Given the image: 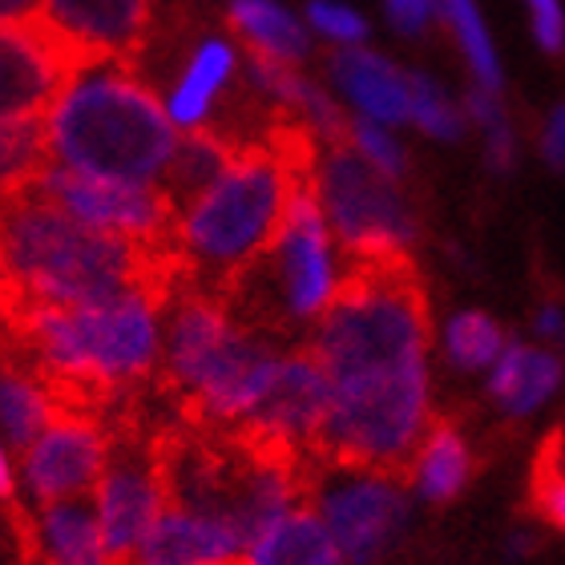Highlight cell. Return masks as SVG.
Segmentation results:
<instances>
[{
	"label": "cell",
	"instance_id": "cell-13",
	"mask_svg": "<svg viewBox=\"0 0 565 565\" xmlns=\"http://www.w3.org/2000/svg\"><path fill=\"white\" fill-rule=\"evenodd\" d=\"M331 401V384L323 364L316 360L311 348H295V352H279L275 364L271 388L259 401V408L250 413V420L238 428L235 436L250 440L259 448H275L295 460L316 457V440L323 428Z\"/></svg>",
	"mask_w": 565,
	"mask_h": 565
},
{
	"label": "cell",
	"instance_id": "cell-15",
	"mask_svg": "<svg viewBox=\"0 0 565 565\" xmlns=\"http://www.w3.org/2000/svg\"><path fill=\"white\" fill-rule=\"evenodd\" d=\"M36 21L77 61H130L153 33V0H41Z\"/></svg>",
	"mask_w": 565,
	"mask_h": 565
},
{
	"label": "cell",
	"instance_id": "cell-16",
	"mask_svg": "<svg viewBox=\"0 0 565 565\" xmlns=\"http://www.w3.org/2000/svg\"><path fill=\"white\" fill-rule=\"evenodd\" d=\"M77 65L36 17L0 24V121L41 118Z\"/></svg>",
	"mask_w": 565,
	"mask_h": 565
},
{
	"label": "cell",
	"instance_id": "cell-24",
	"mask_svg": "<svg viewBox=\"0 0 565 565\" xmlns=\"http://www.w3.org/2000/svg\"><path fill=\"white\" fill-rule=\"evenodd\" d=\"M238 150H243V146H235V141L223 138V134L211 130V126L190 130L186 138L178 141L174 158H170L162 182H158V186H162V194L170 199V206H174V214L182 211L194 194H202V190L211 186L214 178L231 166V158H235Z\"/></svg>",
	"mask_w": 565,
	"mask_h": 565
},
{
	"label": "cell",
	"instance_id": "cell-30",
	"mask_svg": "<svg viewBox=\"0 0 565 565\" xmlns=\"http://www.w3.org/2000/svg\"><path fill=\"white\" fill-rule=\"evenodd\" d=\"M413 82V121L424 134H433L440 141H457L465 134V114L445 97V89L424 77V73H408Z\"/></svg>",
	"mask_w": 565,
	"mask_h": 565
},
{
	"label": "cell",
	"instance_id": "cell-31",
	"mask_svg": "<svg viewBox=\"0 0 565 565\" xmlns=\"http://www.w3.org/2000/svg\"><path fill=\"white\" fill-rule=\"evenodd\" d=\"M348 146H352L364 162H372L380 174H388L401 182L404 170H408V158H404L401 141L392 138L388 126H380V121H352V134H348Z\"/></svg>",
	"mask_w": 565,
	"mask_h": 565
},
{
	"label": "cell",
	"instance_id": "cell-37",
	"mask_svg": "<svg viewBox=\"0 0 565 565\" xmlns=\"http://www.w3.org/2000/svg\"><path fill=\"white\" fill-rule=\"evenodd\" d=\"M542 153H545V162L565 174V106H557L554 114H550V121H545Z\"/></svg>",
	"mask_w": 565,
	"mask_h": 565
},
{
	"label": "cell",
	"instance_id": "cell-12",
	"mask_svg": "<svg viewBox=\"0 0 565 565\" xmlns=\"http://www.w3.org/2000/svg\"><path fill=\"white\" fill-rule=\"evenodd\" d=\"M166 505H170V489L162 469V433L118 436V445L109 448L106 472L94 484V518L109 562H130Z\"/></svg>",
	"mask_w": 565,
	"mask_h": 565
},
{
	"label": "cell",
	"instance_id": "cell-36",
	"mask_svg": "<svg viewBox=\"0 0 565 565\" xmlns=\"http://www.w3.org/2000/svg\"><path fill=\"white\" fill-rule=\"evenodd\" d=\"M388 17L404 36H420L433 24V0H388Z\"/></svg>",
	"mask_w": 565,
	"mask_h": 565
},
{
	"label": "cell",
	"instance_id": "cell-26",
	"mask_svg": "<svg viewBox=\"0 0 565 565\" xmlns=\"http://www.w3.org/2000/svg\"><path fill=\"white\" fill-rule=\"evenodd\" d=\"M57 416V401L49 388L17 360H0V440L9 448H29L49 420Z\"/></svg>",
	"mask_w": 565,
	"mask_h": 565
},
{
	"label": "cell",
	"instance_id": "cell-7",
	"mask_svg": "<svg viewBox=\"0 0 565 565\" xmlns=\"http://www.w3.org/2000/svg\"><path fill=\"white\" fill-rule=\"evenodd\" d=\"M340 291V259L331 250V226L316 199L311 178L287 199L275 238L250 267L226 282V307L250 331H282V323H307L328 311Z\"/></svg>",
	"mask_w": 565,
	"mask_h": 565
},
{
	"label": "cell",
	"instance_id": "cell-38",
	"mask_svg": "<svg viewBox=\"0 0 565 565\" xmlns=\"http://www.w3.org/2000/svg\"><path fill=\"white\" fill-rule=\"evenodd\" d=\"M0 501L9 509H17V469H12V457L4 440H0Z\"/></svg>",
	"mask_w": 565,
	"mask_h": 565
},
{
	"label": "cell",
	"instance_id": "cell-29",
	"mask_svg": "<svg viewBox=\"0 0 565 565\" xmlns=\"http://www.w3.org/2000/svg\"><path fill=\"white\" fill-rule=\"evenodd\" d=\"M445 352L465 372L493 367L497 355L505 352V331L497 328V319H489L484 311H460L445 331Z\"/></svg>",
	"mask_w": 565,
	"mask_h": 565
},
{
	"label": "cell",
	"instance_id": "cell-11",
	"mask_svg": "<svg viewBox=\"0 0 565 565\" xmlns=\"http://www.w3.org/2000/svg\"><path fill=\"white\" fill-rule=\"evenodd\" d=\"M33 190L94 231L130 238L141 247H174V206L162 194V186L94 178L70 166L45 162Z\"/></svg>",
	"mask_w": 565,
	"mask_h": 565
},
{
	"label": "cell",
	"instance_id": "cell-35",
	"mask_svg": "<svg viewBox=\"0 0 565 565\" xmlns=\"http://www.w3.org/2000/svg\"><path fill=\"white\" fill-rule=\"evenodd\" d=\"M484 153H489V166H493L497 174H509L518 166V138H513L505 118L484 126Z\"/></svg>",
	"mask_w": 565,
	"mask_h": 565
},
{
	"label": "cell",
	"instance_id": "cell-6",
	"mask_svg": "<svg viewBox=\"0 0 565 565\" xmlns=\"http://www.w3.org/2000/svg\"><path fill=\"white\" fill-rule=\"evenodd\" d=\"M428 295L413 259L340 263V291L319 316L311 352L328 380L428 355Z\"/></svg>",
	"mask_w": 565,
	"mask_h": 565
},
{
	"label": "cell",
	"instance_id": "cell-20",
	"mask_svg": "<svg viewBox=\"0 0 565 565\" xmlns=\"http://www.w3.org/2000/svg\"><path fill=\"white\" fill-rule=\"evenodd\" d=\"M235 77V49L223 36H206L194 53H190L186 70L178 73L174 89L166 97V114L178 130H202L214 114V102Z\"/></svg>",
	"mask_w": 565,
	"mask_h": 565
},
{
	"label": "cell",
	"instance_id": "cell-22",
	"mask_svg": "<svg viewBox=\"0 0 565 565\" xmlns=\"http://www.w3.org/2000/svg\"><path fill=\"white\" fill-rule=\"evenodd\" d=\"M562 384V360L530 343H505L497 355L493 376H489V396L501 404L509 416H530L537 404H545Z\"/></svg>",
	"mask_w": 565,
	"mask_h": 565
},
{
	"label": "cell",
	"instance_id": "cell-27",
	"mask_svg": "<svg viewBox=\"0 0 565 565\" xmlns=\"http://www.w3.org/2000/svg\"><path fill=\"white\" fill-rule=\"evenodd\" d=\"M49 162L45 126L41 118H4L0 121V206L29 190Z\"/></svg>",
	"mask_w": 565,
	"mask_h": 565
},
{
	"label": "cell",
	"instance_id": "cell-23",
	"mask_svg": "<svg viewBox=\"0 0 565 565\" xmlns=\"http://www.w3.org/2000/svg\"><path fill=\"white\" fill-rule=\"evenodd\" d=\"M226 21L238 33V41L250 49V57L279 61V65H299L307 57V29L291 9L275 0H231Z\"/></svg>",
	"mask_w": 565,
	"mask_h": 565
},
{
	"label": "cell",
	"instance_id": "cell-9",
	"mask_svg": "<svg viewBox=\"0 0 565 565\" xmlns=\"http://www.w3.org/2000/svg\"><path fill=\"white\" fill-rule=\"evenodd\" d=\"M331 235L340 238V263H401L416 243V218L396 178L380 174L352 146H323L311 174Z\"/></svg>",
	"mask_w": 565,
	"mask_h": 565
},
{
	"label": "cell",
	"instance_id": "cell-1",
	"mask_svg": "<svg viewBox=\"0 0 565 565\" xmlns=\"http://www.w3.org/2000/svg\"><path fill=\"white\" fill-rule=\"evenodd\" d=\"M158 287H130L82 307L12 303L0 316L9 360L24 364L57 408L102 416L162 364V307Z\"/></svg>",
	"mask_w": 565,
	"mask_h": 565
},
{
	"label": "cell",
	"instance_id": "cell-14",
	"mask_svg": "<svg viewBox=\"0 0 565 565\" xmlns=\"http://www.w3.org/2000/svg\"><path fill=\"white\" fill-rule=\"evenodd\" d=\"M109 448H114V436L102 416L57 408V416L21 452V484L29 501L41 509L94 493L97 477L106 472Z\"/></svg>",
	"mask_w": 565,
	"mask_h": 565
},
{
	"label": "cell",
	"instance_id": "cell-34",
	"mask_svg": "<svg viewBox=\"0 0 565 565\" xmlns=\"http://www.w3.org/2000/svg\"><path fill=\"white\" fill-rule=\"evenodd\" d=\"M525 9H530V21H533V36H537V45L545 53H565V9L562 0H525Z\"/></svg>",
	"mask_w": 565,
	"mask_h": 565
},
{
	"label": "cell",
	"instance_id": "cell-3",
	"mask_svg": "<svg viewBox=\"0 0 565 565\" xmlns=\"http://www.w3.org/2000/svg\"><path fill=\"white\" fill-rule=\"evenodd\" d=\"M319 141L282 109L267 141L243 146L211 186L174 214V250L190 287L223 295L275 238L287 199L316 174Z\"/></svg>",
	"mask_w": 565,
	"mask_h": 565
},
{
	"label": "cell",
	"instance_id": "cell-19",
	"mask_svg": "<svg viewBox=\"0 0 565 565\" xmlns=\"http://www.w3.org/2000/svg\"><path fill=\"white\" fill-rule=\"evenodd\" d=\"M328 73L335 89H340L348 102H352L367 121H380V126H401V121H413V82L401 65H392L388 57L380 53H367V49L343 45L335 57L328 61Z\"/></svg>",
	"mask_w": 565,
	"mask_h": 565
},
{
	"label": "cell",
	"instance_id": "cell-42",
	"mask_svg": "<svg viewBox=\"0 0 565 565\" xmlns=\"http://www.w3.org/2000/svg\"><path fill=\"white\" fill-rule=\"evenodd\" d=\"M562 340H565V335H562Z\"/></svg>",
	"mask_w": 565,
	"mask_h": 565
},
{
	"label": "cell",
	"instance_id": "cell-28",
	"mask_svg": "<svg viewBox=\"0 0 565 565\" xmlns=\"http://www.w3.org/2000/svg\"><path fill=\"white\" fill-rule=\"evenodd\" d=\"M433 9H436V17L452 29L460 49H465L472 82L481 85V89H489V94H501V65H497L493 36H489V29H484L477 0H433Z\"/></svg>",
	"mask_w": 565,
	"mask_h": 565
},
{
	"label": "cell",
	"instance_id": "cell-39",
	"mask_svg": "<svg viewBox=\"0 0 565 565\" xmlns=\"http://www.w3.org/2000/svg\"><path fill=\"white\" fill-rule=\"evenodd\" d=\"M36 9H41V0H0V24L33 21Z\"/></svg>",
	"mask_w": 565,
	"mask_h": 565
},
{
	"label": "cell",
	"instance_id": "cell-32",
	"mask_svg": "<svg viewBox=\"0 0 565 565\" xmlns=\"http://www.w3.org/2000/svg\"><path fill=\"white\" fill-rule=\"evenodd\" d=\"M307 24H316V33H323L328 41H340V45H360L367 36V21L348 4H335V0H311L307 4Z\"/></svg>",
	"mask_w": 565,
	"mask_h": 565
},
{
	"label": "cell",
	"instance_id": "cell-8",
	"mask_svg": "<svg viewBox=\"0 0 565 565\" xmlns=\"http://www.w3.org/2000/svg\"><path fill=\"white\" fill-rule=\"evenodd\" d=\"M328 384L331 401L316 440V460L401 472L428 428V364L408 360Z\"/></svg>",
	"mask_w": 565,
	"mask_h": 565
},
{
	"label": "cell",
	"instance_id": "cell-10",
	"mask_svg": "<svg viewBox=\"0 0 565 565\" xmlns=\"http://www.w3.org/2000/svg\"><path fill=\"white\" fill-rule=\"evenodd\" d=\"M303 501L323 525L343 562H376L408 525V497L396 472L352 469L331 460L303 465Z\"/></svg>",
	"mask_w": 565,
	"mask_h": 565
},
{
	"label": "cell",
	"instance_id": "cell-17",
	"mask_svg": "<svg viewBox=\"0 0 565 565\" xmlns=\"http://www.w3.org/2000/svg\"><path fill=\"white\" fill-rule=\"evenodd\" d=\"M243 550L247 537L238 533L235 521L166 505L126 565H226L238 562Z\"/></svg>",
	"mask_w": 565,
	"mask_h": 565
},
{
	"label": "cell",
	"instance_id": "cell-33",
	"mask_svg": "<svg viewBox=\"0 0 565 565\" xmlns=\"http://www.w3.org/2000/svg\"><path fill=\"white\" fill-rule=\"evenodd\" d=\"M533 501L545 518L565 530V465H557L550 452L537 457V472H533Z\"/></svg>",
	"mask_w": 565,
	"mask_h": 565
},
{
	"label": "cell",
	"instance_id": "cell-25",
	"mask_svg": "<svg viewBox=\"0 0 565 565\" xmlns=\"http://www.w3.org/2000/svg\"><path fill=\"white\" fill-rule=\"evenodd\" d=\"M469 469H472L469 445H465V436L445 420H436L424 428L420 445H416L413 460H408L416 493H420L424 501H448V497H457L460 489H465V481H469Z\"/></svg>",
	"mask_w": 565,
	"mask_h": 565
},
{
	"label": "cell",
	"instance_id": "cell-5",
	"mask_svg": "<svg viewBox=\"0 0 565 565\" xmlns=\"http://www.w3.org/2000/svg\"><path fill=\"white\" fill-rule=\"evenodd\" d=\"M162 335V388L190 428L238 433L271 388L279 352L238 323L223 295L182 282Z\"/></svg>",
	"mask_w": 565,
	"mask_h": 565
},
{
	"label": "cell",
	"instance_id": "cell-41",
	"mask_svg": "<svg viewBox=\"0 0 565 565\" xmlns=\"http://www.w3.org/2000/svg\"><path fill=\"white\" fill-rule=\"evenodd\" d=\"M226 565H247V562H226Z\"/></svg>",
	"mask_w": 565,
	"mask_h": 565
},
{
	"label": "cell",
	"instance_id": "cell-40",
	"mask_svg": "<svg viewBox=\"0 0 565 565\" xmlns=\"http://www.w3.org/2000/svg\"><path fill=\"white\" fill-rule=\"evenodd\" d=\"M537 331H542L545 340H562L565 335V316H562V307H542L537 311Z\"/></svg>",
	"mask_w": 565,
	"mask_h": 565
},
{
	"label": "cell",
	"instance_id": "cell-18",
	"mask_svg": "<svg viewBox=\"0 0 565 565\" xmlns=\"http://www.w3.org/2000/svg\"><path fill=\"white\" fill-rule=\"evenodd\" d=\"M17 533H21L24 554L41 565H97L109 562L102 550V530H97L94 505H85L82 497L73 501H53L41 505L36 518H24L21 509H12Z\"/></svg>",
	"mask_w": 565,
	"mask_h": 565
},
{
	"label": "cell",
	"instance_id": "cell-4",
	"mask_svg": "<svg viewBox=\"0 0 565 565\" xmlns=\"http://www.w3.org/2000/svg\"><path fill=\"white\" fill-rule=\"evenodd\" d=\"M49 162L118 182L158 186L178 126L130 61H82L41 114Z\"/></svg>",
	"mask_w": 565,
	"mask_h": 565
},
{
	"label": "cell",
	"instance_id": "cell-2",
	"mask_svg": "<svg viewBox=\"0 0 565 565\" xmlns=\"http://www.w3.org/2000/svg\"><path fill=\"white\" fill-rule=\"evenodd\" d=\"M0 275L12 303L82 307L130 287L174 295L186 271L174 247H141L77 223L33 186L0 206Z\"/></svg>",
	"mask_w": 565,
	"mask_h": 565
},
{
	"label": "cell",
	"instance_id": "cell-21",
	"mask_svg": "<svg viewBox=\"0 0 565 565\" xmlns=\"http://www.w3.org/2000/svg\"><path fill=\"white\" fill-rule=\"evenodd\" d=\"M247 565H343L340 550L331 542L328 525L307 505H295L291 513L263 525L243 550Z\"/></svg>",
	"mask_w": 565,
	"mask_h": 565
}]
</instances>
